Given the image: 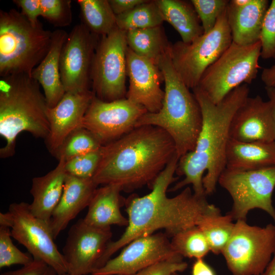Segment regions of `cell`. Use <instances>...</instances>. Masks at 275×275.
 <instances>
[{"label": "cell", "instance_id": "cell-47", "mask_svg": "<svg viewBox=\"0 0 275 275\" xmlns=\"http://www.w3.org/2000/svg\"><path fill=\"white\" fill-rule=\"evenodd\" d=\"M173 275H179V274L178 273H175Z\"/></svg>", "mask_w": 275, "mask_h": 275}, {"label": "cell", "instance_id": "cell-23", "mask_svg": "<svg viewBox=\"0 0 275 275\" xmlns=\"http://www.w3.org/2000/svg\"><path fill=\"white\" fill-rule=\"evenodd\" d=\"M269 4L268 0H251L246 6L239 9L227 6V17L233 42L248 45L260 41Z\"/></svg>", "mask_w": 275, "mask_h": 275}, {"label": "cell", "instance_id": "cell-30", "mask_svg": "<svg viewBox=\"0 0 275 275\" xmlns=\"http://www.w3.org/2000/svg\"><path fill=\"white\" fill-rule=\"evenodd\" d=\"M117 28L125 32L161 25L164 21L156 0H146L132 10L116 16Z\"/></svg>", "mask_w": 275, "mask_h": 275}, {"label": "cell", "instance_id": "cell-21", "mask_svg": "<svg viewBox=\"0 0 275 275\" xmlns=\"http://www.w3.org/2000/svg\"><path fill=\"white\" fill-rule=\"evenodd\" d=\"M68 34L62 29L52 32L50 48L31 75L42 87L49 108L56 106L66 93L61 78L60 58Z\"/></svg>", "mask_w": 275, "mask_h": 275}, {"label": "cell", "instance_id": "cell-18", "mask_svg": "<svg viewBox=\"0 0 275 275\" xmlns=\"http://www.w3.org/2000/svg\"><path fill=\"white\" fill-rule=\"evenodd\" d=\"M126 64L129 86L126 98L143 106L148 113L158 112L162 106L164 96V91L160 88L163 77L159 68L135 54L128 47Z\"/></svg>", "mask_w": 275, "mask_h": 275}, {"label": "cell", "instance_id": "cell-13", "mask_svg": "<svg viewBox=\"0 0 275 275\" xmlns=\"http://www.w3.org/2000/svg\"><path fill=\"white\" fill-rule=\"evenodd\" d=\"M98 38L81 23L75 25L68 34L60 58L61 78L66 92L90 90Z\"/></svg>", "mask_w": 275, "mask_h": 275}, {"label": "cell", "instance_id": "cell-8", "mask_svg": "<svg viewBox=\"0 0 275 275\" xmlns=\"http://www.w3.org/2000/svg\"><path fill=\"white\" fill-rule=\"evenodd\" d=\"M232 43L226 10L208 33L190 43L179 41L171 44L170 54L173 65L185 85L193 90L198 86L205 70Z\"/></svg>", "mask_w": 275, "mask_h": 275}, {"label": "cell", "instance_id": "cell-48", "mask_svg": "<svg viewBox=\"0 0 275 275\" xmlns=\"http://www.w3.org/2000/svg\"><path fill=\"white\" fill-rule=\"evenodd\" d=\"M63 275H72V274H70L69 273H66V274H63Z\"/></svg>", "mask_w": 275, "mask_h": 275}, {"label": "cell", "instance_id": "cell-4", "mask_svg": "<svg viewBox=\"0 0 275 275\" xmlns=\"http://www.w3.org/2000/svg\"><path fill=\"white\" fill-rule=\"evenodd\" d=\"M170 48L158 64L164 81L162 106L156 113L143 115L135 128L154 126L163 129L173 139L180 158L194 150L202 126V115L195 95L173 65Z\"/></svg>", "mask_w": 275, "mask_h": 275}, {"label": "cell", "instance_id": "cell-36", "mask_svg": "<svg viewBox=\"0 0 275 275\" xmlns=\"http://www.w3.org/2000/svg\"><path fill=\"white\" fill-rule=\"evenodd\" d=\"M41 16L55 26L69 25L72 20L70 0H40Z\"/></svg>", "mask_w": 275, "mask_h": 275}, {"label": "cell", "instance_id": "cell-35", "mask_svg": "<svg viewBox=\"0 0 275 275\" xmlns=\"http://www.w3.org/2000/svg\"><path fill=\"white\" fill-rule=\"evenodd\" d=\"M101 148L65 161L66 173L80 178H93L100 161Z\"/></svg>", "mask_w": 275, "mask_h": 275}, {"label": "cell", "instance_id": "cell-17", "mask_svg": "<svg viewBox=\"0 0 275 275\" xmlns=\"http://www.w3.org/2000/svg\"><path fill=\"white\" fill-rule=\"evenodd\" d=\"M229 138L243 142H275V118L271 102L248 97L234 114Z\"/></svg>", "mask_w": 275, "mask_h": 275}, {"label": "cell", "instance_id": "cell-22", "mask_svg": "<svg viewBox=\"0 0 275 275\" xmlns=\"http://www.w3.org/2000/svg\"><path fill=\"white\" fill-rule=\"evenodd\" d=\"M65 163V161L60 159L54 169L32 179L30 193L33 200L30 204V210L33 215L49 224L63 194L67 175Z\"/></svg>", "mask_w": 275, "mask_h": 275}, {"label": "cell", "instance_id": "cell-7", "mask_svg": "<svg viewBox=\"0 0 275 275\" xmlns=\"http://www.w3.org/2000/svg\"><path fill=\"white\" fill-rule=\"evenodd\" d=\"M261 50L260 41L248 45L232 42L205 70L197 87L212 102L219 103L232 91L243 84H251L256 78Z\"/></svg>", "mask_w": 275, "mask_h": 275}, {"label": "cell", "instance_id": "cell-44", "mask_svg": "<svg viewBox=\"0 0 275 275\" xmlns=\"http://www.w3.org/2000/svg\"><path fill=\"white\" fill-rule=\"evenodd\" d=\"M251 0H231L229 1L228 7L232 9H239L246 6Z\"/></svg>", "mask_w": 275, "mask_h": 275}, {"label": "cell", "instance_id": "cell-32", "mask_svg": "<svg viewBox=\"0 0 275 275\" xmlns=\"http://www.w3.org/2000/svg\"><path fill=\"white\" fill-rule=\"evenodd\" d=\"M102 146L89 130L80 127L72 132L57 150L54 156L65 161L78 155L97 150Z\"/></svg>", "mask_w": 275, "mask_h": 275}, {"label": "cell", "instance_id": "cell-38", "mask_svg": "<svg viewBox=\"0 0 275 275\" xmlns=\"http://www.w3.org/2000/svg\"><path fill=\"white\" fill-rule=\"evenodd\" d=\"M183 257H178L166 259L152 264L133 275H173L184 271L188 264Z\"/></svg>", "mask_w": 275, "mask_h": 275}, {"label": "cell", "instance_id": "cell-1", "mask_svg": "<svg viewBox=\"0 0 275 275\" xmlns=\"http://www.w3.org/2000/svg\"><path fill=\"white\" fill-rule=\"evenodd\" d=\"M179 159L176 154L155 179L149 194L128 200V225L117 240L108 244L99 268L116 252L134 239L160 229L172 237L183 230L198 226L205 215L221 213L219 208L207 202L206 196L195 195L189 187L174 197L167 196L169 186L177 179L174 174Z\"/></svg>", "mask_w": 275, "mask_h": 275}, {"label": "cell", "instance_id": "cell-46", "mask_svg": "<svg viewBox=\"0 0 275 275\" xmlns=\"http://www.w3.org/2000/svg\"><path fill=\"white\" fill-rule=\"evenodd\" d=\"M265 89L268 98V100L271 102L275 118V88L265 87Z\"/></svg>", "mask_w": 275, "mask_h": 275}, {"label": "cell", "instance_id": "cell-40", "mask_svg": "<svg viewBox=\"0 0 275 275\" xmlns=\"http://www.w3.org/2000/svg\"><path fill=\"white\" fill-rule=\"evenodd\" d=\"M13 2L21 9L22 14L32 24H41L38 20L41 16L40 0H14Z\"/></svg>", "mask_w": 275, "mask_h": 275}, {"label": "cell", "instance_id": "cell-16", "mask_svg": "<svg viewBox=\"0 0 275 275\" xmlns=\"http://www.w3.org/2000/svg\"><path fill=\"white\" fill-rule=\"evenodd\" d=\"M178 257L182 256L174 251L167 234L153 233L130 242L91 275H133L156 262Z\"/></svg>", "mask_w": 275, "mask_h": 275}, {"label": "cell", "instance_id": "cell-29", "mask_svg": "<svg viewBox=\"0 0 275 275\" xmlns=\"http://www.w3.org/2000/svg\"><path fill=\"white\" fill-rule=\"evenodd\" d=\"M233 221L229 213L223 215L219 213L205 215L198 225L213 254H222L232 236L235 226Z\"/></svg>", "mask_w": 275, "mask_h": 275}, {"label": "cell", "instance_id": "cell-41", "mask_svg": "<svg viewBox=\"0 0 275 275\" xmlns=\"http://www.w3.org/2000/svg\"><path fill=\"white\" fill-rule=\"evenodd\" d=\"M146 0H108L114 14L117 16L125 13L144 3Z\"/></svg>", "mask_w": 275, "mask_h": 275}, {"label": "cell", "instance_id": "cell-19", "mask_svg": "<svg viewBox=\"0 0 275 275\" xmlns=\"http://www.w3.org/2000/svg\"><path fill=\"white\" fill-rule=\"evenodd\" d=\"M95 95L92 91L66 92L58 104L48 107L49 132L45 139L48 150L54 155L66 138L81 127L84 117Z\"/></svg>", "mask_w": 275, "mask_h": 275}, {"label": "cell", "instance_id": "cell-25", "mask_svg": "<svg viewBox=\"0 0 275 275\" xmlns=\"http://www.w3.org/2000/svg\"><path fill=\"white\" fill-rule=\"evenodd\" d=\"M275 166V142H243L229 139L226 168L253 170Z\"/></svg>", "mask_w": 275, "mask_h": 275}, {"label": "cell", "instance_id": "cell-12", "mask_svg": "<svg viewBox=\"0 0 275 275\" xmlns=\"http://www.w3.org/2000/svg\"><path fill=\"white\" fill-rule=\"evenodd\" d=\"M8 211L12 218V237L27 249L34 259L44 262L58 275L68 273L67 264L54 242L49 224L33 215L28 203H13Z\"/></svg>", "mask_w": 275, "mask_h": 275}, {"label": "cell", "instance_id": "cell-6", "mask_svg": "<svg viewBox=\"0 0 275 275\" xmlns=\"http://www.w3.org/2000/svg\"><path fill=\"white\" fill-rule=\"evenodd\" d=\"M52 32L34 25L16 9L0 11V76L32 75L48 52Z\"/></svg>", "mask_w": 275, "mask_h": 275}, {"label": "cell", "instance_id": "cell-3", "mask_svg": "<svg viewBox=\"0 0 275 275\" xmlns=\"http://www.w3.org/2000/svg\"><path fill=\"white\" fill-rule=\"evenodd\" d=\"M93 177L98 185L114 184L122 190L151 184L177 154L175 143L163 129L135 127L101 148Z\"/></svg>", "mask_w": 275, "mask_h": 275}, {"label": "cell", "instance_id": "cell-5", "mask_svg": "<svg viewBox=\"0 0 275 275\" xmlns=\"http://www.w3.org/2000/svg\"><path fill=\"white\" fill-rule=\"evenodd\" d=\"M40 85L31 76L15 74L0 80V134L6 141L1 158L15 153L16 140L26 131L45 139L49 132L48 107Z\"/></svg>", "mask_w": 275, "mask_h": 275}, {"label": "cell", "instance_id": "cell-2", "mask_svg": "<svg viewBox=\"0 0 275 275\" xmlns=\"http://www.w3.org/2000/svg\"><path fill=\"white\" fill-rule=\"evenodd\" d=\"M202 112V126L194 150L179 158L176 173L184 176L170 189L175 191L191 184L199 196L213 194L226 169V153L232 117L249 97L250 89L243 84L215 104L198 87L193 89Z\"/></svg>", "mask_w": 275, "mask_h": 275}, {"label": "cell", "instance_id": "cell-33", "mask_svg": "<svg viewBox=\"0 0 275 275\" xmlns=\"http://www.w3.org/2000/svg\"><path fill=\"white\" fill-rule=\"evenodd\" d=\"M11 229L0 226V268L13 265L24 266L31 263L34 259L29 254L21 252L13 243Z\"/></svg>", "mask_w": 275, "mask_h": 275}, {"label": "cell", "instance_id": "cell-26", "mask_svg": "<svg viewBox=\"0 0 275 275\" xmlns=\"http://www.w3.org/2000/svg\"><path fill=\"white\" fill-rule=\"evenodd\" d=\"M164 21L179 33L182 41L190 43L204 34L201 21L190 1L156 0Z\"/></svg>", "mask_w": 275, "mask_h": 275}, {"label": "cell", "instance_id": "cell-37", "mask_svg": "<svg viewBox=\"0 0 275 275\" xmlns=\"http://www.w3.org/2000/svg\"><path fill=\"white\" fill-rule=\"evenodd\" d=\"M261 57L275 59V0H272L266 13L261 33Z\"/></svg>", "mask_w": 275, "mask_h": 275}, {"label": "cell", "instance_id": "cell-14", "mask_svg": "<svg viewBox=\"0 0 275 275\" xmlns=\"http://www.w3.org/2000/svg\"><path fill=\"white\" fill-rule=\"evenodd\" d=\"M146 113L143 106L126 98L104 101L94 95L81 127L91 131L104 145L134 129L137 121Z\"/></svg>", "mask_w": 275, "mask_h": 275}, {"label": "cell", "instance_id": "cell-28", "mask_svg": "<svg viewBox=\"0 0 275 275\" xmlns=\"http://www.w3.org/2000/svg\"><path fill=\"white\" fill-rule=\"evenodd\" d=\"M82 23L93 34L104 36L116 28V15L108 0H78Z\"/></svg>", "mask_w": 275, "mask_h": 275}, {"label": "cell", "instance_id": "cell-45", "mask_svg": "<svg viewBox=\"0 0 275 275\" xmlns=\"http://www.w3.org/2000/svg\"><path fill=\"white\" fill-rule=\"evenodd\" d=\"M259 275H275V253L265 270Z\"/></svg>", "mask_w": 275, "mask_h": 275}, {"label": "cell", "instance_id": "cell-27", "mask_svg": "<svg viewBox=\"0 0 275 275\" xmlns=\"http://www.w3.org/2000/svg\"><path fill=\"white\" fill-rule=\"evenodd\" d=\"M128 47L137 55L157 65L170 48L162 26L126 32Z\"/></svg>", "mask_w": 275, "mask_h": 275}, {"label": "cell", "instance_id": "cell-43", "mask_svg": "<svg viewBox=\"0 0 275 275\" xmlns=\"http://www.w3.org/2000/svg\"><path fill=\"white\" fill-rule=\"evenodd\" d=\"M261 78L265 87L275 88V63L271 66L263 69Z\"/></svg>", "mask_w": 275, "mask_h": 275}, {"label": "cell", "instance_id": "cell-10", "mask_svg": "<svg viewBox=\"0 0 275 275\" xmlns=\"http://www.w3.org/2000/svg\"><path fill=\"white\" fill-rule=\"evenodd\" d=\"M218 183L233 200L228 212L234 220L246 221L248 213L259 209L267 212L275 223V209L272 197L275 188V166L253 170L225 169Z\"/></svg>", "mask_w": 275, "mask_h": 275}, {"label": "cell", "instance_id": "cell-39", "mask_svg": "<svg viewBox=\"0 0 275 275\" xmlns=\"http://www.w3.org/2000/svg\"><path fill=\"white\" fill-rule=\"evenodd\" d=\"M1 275H58L56 271L44 262L34 259L30 264L15 270L8 271Z\"/></svg>", "mask_w": 275, "mask_h": 275}, {"label": "cell", "instance_id": "cell-34", "mask_svg": "<svg viewBox=\"0 0 275 275\" xmlns=\"http://www.w3.org/2000/svg\"><path fill=\"white\" fill-rule=\"evenodd\" d=\"M200 19L204 34L210 32L215 25L219 16L226 10L229 1L191 0Z\"/></svg>", "mask_w": 275, "mask_h": 275}, {"label": "cell", "instance_id": "cell-24", "mask_svg": "<svg viewBox=\"0 0 275 275\" xmlns=\"http://www.w3.org/2000/svg\"><path fill=\"white\" fill-rule=\"evenodd\" d=\"M122 188L117 185L107 184L97 188L88 205L83 218L88 224L97 227H111L112 225H128V218L121 213Z\"/></svg>", "mask_w": 275, "mask_h": 275}, {"label": "cell", "instance_id": "cell-15", "mask_svg": "<svg viewBox=\"0 0 275 275\" xmlns=\"http://www.w3.org/2000/svg\"><path fill=\"white\" fill-rule=\"evenodd\" d=\"M111 227L100 228L79 219L70 228L62 254L68 273L91 275L99 268L100 260L112 241Z\"/></svg>", "mask_w": 275, "mask_h": 275}, {"label": "cell", "instance_id": "cell-31", "mask_svg": "<svg viewBox=\"0 0 275 275\" xmlns=\"http://www.w3.org/2000/svg\"><path fill=\"white\" fill-rule=\"evenodd\" d=\"M171 243L174 251L182 257L203 259L210 251L205 236L197 226L174 235Z\"/></svg>", "mask_w": 275, "mask_h": 275}, {"label": "cell", "instance_id": "cell-11", "mask_svg": "<svg viewBox=\"0 0 275 275\" xmlns=\"http://www.w3.org/2000/svg\"><path fill=\"white\" fill-rule=\"evenodd\" d=\"M126 32L118 28L99 40L93 62L91 85L99 99L112 101L126 95Z\"/></svg>", "mask_w": 275, "mask_h": 275}, {"label": "cell", "instance_id": "cell-42", "mask_svg": "<svg viewBox=\"0 0 275 275\" xmlns=\"http://www.w3.org/2000/svg\"><path fill=\"white\" fill-rule=\"evenodd\" d=\"M191 275H216V273L203 259H198L192 266Z\"/></svg>", "mask_w": 275, "mask_h": 275}, {"label": "cell", "instance_id": "cell-20", "mask_svg": "<svg viewBox=\"0 0 275 275\" xmlns=\"http://www.w3.org/2000/svg\"><path fill=\"white\" fill-rule=\"evenodd\" d=\"M98 186L93 178L83 179L67 175L62 195L49 223L54 239L71 221L88 206Z\"/></svg>", "mask_w": 275, "mask_h": 275}, {"label": "cell", "instance_id": "cell-9", "mask_svg": "<svg viewBox=\"0 0 275 275\" xmlns=\"http://www.w3.org/2000/svg\"><path fill=\"white\" fill-rule=\"evenodd\" d=\"M274 253L275 225L261 227L238 220L222 254L232 275H259Z\"/></svg>", "mask_w": 275, "mask_h": 275}]
</instances>
